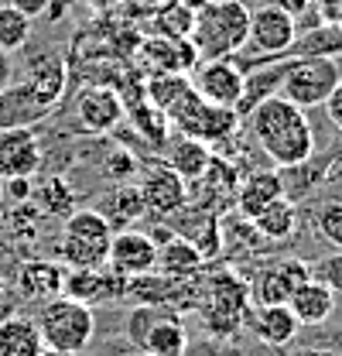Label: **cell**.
<instances>
[{
  "mask_svg": "<svg viewBox=\"0 0 342 356\" xmlns=\"http://www.w3.org/2000/svg\"><path fill=\"white\" fill-rule=\"evenodd\" d=\"M250 131L274 168H301L315 151L308 110L295 106L281 92L260 99L250 110Z\"/></svg>",
  "mask_w": 342,
  "mask_h": 356,
  "instance_id": "1",
  "label": "cell"
},
{
  "mask_svg": "<svg viewBox=\"0 0 342 356\" xmlns=\"http://www.w3.org/2000/svg\"><path fill=\"white\" fill-rule=\"evenodd\" d=\"M250 35V7L243 0H206L195 10L188 42L199 58H233Z\"/></svg>",
  "mask_w": 342,
  "mask_h": 356,
  "instance_id": "2",
  "label": "cell"
},
{
  "mask_svg": "<svg viewBox=\"0 0 342 356\" xmlns=\"http://www.w3.org/2000/svg\"><path fill=\"white\" fill-rule=\"evenodd\" d=\"M250 281L236 270H215L206 277L202 288H195L199 318L213 336H233L247 325L250 312Z\"/></svg>",
  "mask_w": 342,
  "mask_h": 356,
  "instance_id": "3",
  "label": "cell"
},
{
  "mask_svg": "<svg viewBox=\"0 0 342 356\" xmlns=\"http://www.w3.org/2000/svg\"><path fill=\"white\" fill-rule=\"evenodd\" d=\"M113 229L110 220L96 209H72L62 222V236L55 243L62 267H106Z\"/></svg>",
  "mask_w": 342,
  "mask_h": 356,
  "instance_id": "4",
  "label": "cell"
},
{
  "mask_svg": "<svg viewBox=\"0 0 342 356\" xmlns=\"http://www.w3.org/2000/svg\"><path fill=\"white\" fill-rule=\"evenodd\" d=\"M35 322H38L44 346L69 356L83 353L86 346L92 343V329H96L92 309L76 302V298H69V295H58V298L44 302Z\"/></svg>",
  "mask_w": 342,
  "mask_h": 356,
  "instance_id": "5",
  "label": "cell"
},
{
  "mask_svg": "<svg viewBox=\"0 0 342 356\" xmlns=\"http://www.w3.org/2000/svg\"><path fill=\"white\" fill-rule=\"evenodd\" d=\"M339 65L325 55H304V58H288L281 72V96L291 99L301 110L322 106L332 86L339 83Z\"/></svg>",
  "mask_w": 342,
  "mask_h": 356,
  "instance_id": "6",
  "label": "cell"
},
{
  "mask_svg": "<svg viewBox=\"0 0 342 356\" xmlns=\"http://www.w3.org/2000/svg\"><path fill=\"white\" fill-rule=\"evenodd\" d=\"M165 117H168V127H174L181 137H195V140H206V144L233 137L236 124H240V113L236 110L206 103L195 89H188Z\"/></svg>",
  "mask_w": 342,
  "mask_h": 356,
  "instance_id": "7",
  "label": "cell"
},
{
  "mask_svg": "<svg viewBox=\"0 0 342 356\" xmlns=\"http://www.w3.org/2000/svg\"><path fill=\"white\" fill-rule=\"evenodd\" d=\"M140 199H144V209L168 220L181 206H188V181L168 161H154V165H147V172L140 178Z\"/></svg>",
  "mask_w": 342,
  "mask_h": 356,
  "instance_id": "8",
  "label": "cell"
},
{
  "mask_svg": "<svg viewBox=\"0 0 342 356\" xmlns=\"http://www.w3.org/2000/svg\"><path fill=\"white\" fill-rule=\"evenodd\" d=\"M243 86H247V72L236 69L229 58H206V65L195 72L192 89L213 103V106H226V110H236L240 99H243Z\"/></svg>",
  "mask_w": 342,
  "mask_h": 356,
  "instance_id": "9",
  "label": "cell"
},
{
  "mask_svg": "<svg viewBox=\"0 0 342 356\" xmlns=\"http://www.w3.org/2000/svg\"><path fill=\"white\" fill-rule=\"evenodd\" d=\"M295 38H298V24L277 3H263V7L250 10V35H247V42L254 44L260 55H270V58L288 55V48L295 44Z\"/></svg>",
  "mask_w": 342,
  "mask_h": 356,
  "instance_id": "10",
  "label": "cell"
},
{
  "mask_svg": "<svg viewBox=\"0 0 342 356\" xmlns=\"http://www.w3.org/2000/svg\"><path fill=\"white\" fill-rule=\"evenodd\" d=\"M158 261V243L151 233H140V229H124V233H113L110 240V254H106V267L113 274H120L124 281L130 277H140V274H151Z\"/></svg>",
  "mask_w": 342,
  "mask_h": 356,
  "instance_id": "11",
  "label": "cell"
},
{
  "mask_svg": "<svg viewBox=\"0 0 342 356\" xmlns=\"http://www.w3.org/2000/svg\"><path fill=\"white\" fill-rule=\"evenodd\" d=\"M308 277H311V267L301 257H281L256 274V281L250 284V295L256 298V305H288L295 288L304 284Z\"/></svg>",
  "mask_w": 342,
  "mask_h": 356,
  "instance_id": "12",
  "label": "cell"
},
{
  "mask_svg": "<svg viewBox=\"0 0 342 356\" xmlns=\"http://www.w3.org/2000/svg\"><path fill=\"white\" fill-rule=\"evenodd\" d=\"M171 220V233L174 236H181V240H188L199 254H202V261H213L222 254V233H219V216H215L213 209H206V206H181Z\"/></svg>",
  "mask_w": 342,
  "mask_h": 356,
  "instance_id": "13",
  "label": "cell"
},
{
  "mask_svg": "<svg viewBox=\"0 0 342 356\" xmlns=\"http://www.w3.org/2000/svg\"><path fill=\"white\" fill-rule=\"evenodd\" d=\"M42 165L38 134L28 127H0V178H31Z\"/></svg>",
  "mask_w": 342,
  "mask_h": 356,
  "instance_id": "14",
  "label": "cell"
},
{
  "mask_svg": "<svg viewBox=\"0 0 342 356\" xmlns=\"http://www.w3.org/2000/svg\"><path fill=\"white\" fill-rule=\"evenodd\" d=\"M124 288L127 281L120 274H106V267H65V284H62V295L83 302V305H99V302H113V298H124Z\"/></svg>",
  "mask_w": 342,
  "mask_h": 356,
  "instance_id": "15",
  "label": "cell"
},
{
  "mask_svg": "<svg viewBox=\"0 0 342 356\" xmlns=\"http://www.w3.org/2000/svg\"><path fill=\"white\" fill-rule=\"evenodd\" d=\"M124 99L110 86H86L76 96V117L89 134H110L124 120Z\"/></svg>",
  "mask_w": 342,
  "mask_h": 356,
  "instance_id": "16",
  "label": "cell"
},
{
  "mask_svg": "<svg viewBox=\"0 0 342 356\" xmlns=\"http://www.w3.org/2000/svg\"><path fill=\"white\" fill-rule=\"evenodd\" d=\"M140 65L151 72V76H161V72H188L199 58V51L192 48L188 38H165V35H154L147 42H140Z\"/></svg>",
  "mask_w": 342,
  "mask_h": 356,
  "instance_id": "17",
  "label": "cell"
},
{
  "mask_svg": "<svg viewBox=\"0 0 342 356\" xmlns=\"http://www.w3.org/2000/svg\"><path fill=\"white\" fill-rule=\"evenodd\" d=\"M28 96L42 106L44 113L62 99V92H65V65H62V58L55 55V51H42V55H35L31 62H28Z\"/></svg>",
  "mask_w": 342,
  "mask_h": 356,
  "instance_id": "18",
  "label": "cell"
},
{
  "mask_svg": "<svg viewBox=\"0 0 342 356\" xmlns=\"http://www.w3.org/2000/svg\"><path fill=\"white\" fill-rule=\"evenodd\" d=\"M154 243H158V261H154V270L161 274V277H168V281H192L199 270H202V254L188 243V240H181V236H174L168 229V236H154Z\"/></svg>",
  "mask_w": 342,
  "mask_h": 356,
  "instance_id": "19",
  "label": "cell"
},
{
  "mask_svg": "<svg viewBox=\"0 0 342 356\" xmlns=\"http://www.w3.org/2000/svg\"><path fill=\"white\" fill-rule=\"evenodd\" d=\"M247 325L260 343L267 346H284L298 336V318L288 305H250L247 312Z\"/></svg>",
  "mask_w": 342,
  "mask_h": 356,
  "instance_id": "20",
  "label": "cell"
},
{
  "mask_svg": "<svg viewBox=\"0 0 342 356\" xmlns=\"http://www.w3.org/2000/svg\"><path fill=\"white\" fill-rule=\"evenodd\" d=\"M62 284H65V267L58 261H31V264L21 267L17 274V291L24 302H51L62 295Z\"/></svg>",
  "mask_w": 342,
  "mask_h": 356,
  "instance_id": "21",
  "label": "cell"
},
{
  "mask_svg": "<svg viewBox=\"0 0 342 356\" xmlns=\"http://www.w3.org/2000/svg\"><path fill=\"white\" fill-rule=\"evenodd\" d=\"M284 195V185H281V178L277 172H254L250 178H243L240 185H236V192H233V199H236V213L243 216V220H254L256 213H263L270 202H277Z\"/></svg>",
  "mask_w": 342,
  "mask_h": 356,
  "instance_id": "22",
  "label": "cell"
},
{
  "mask_svg": "<svg viewBox=\"0 0 342 356\" xmlns=\"http://www.w3.org/2000/svg\"><path fill=\"white\" fill-rule=\"evenodd\" d=\"M288 309L295 312L298 325H322V322H329V315L336 312V295H332L322 281L308 277L304 284L295 288V295L288 298Z\"/></svg>",
  "mask_w": 342,
  "mask_h": 356,
  "instance_id": "23",
  "label": "cell"
},
{
  "mask_svg": "<svg viewBox=\"0 0 342 356\" xmlns=\"http://www.w3.org/2000/svg\"><path fill=\"white\" fill-rule=\"evenodd\" d=\"M137 350L140 353H151V356H185V350H188V332H185V325L178 318L158 315L151 322V329L144 332V339H140Z\"/></svg>",
  "mask_w": 342,
  "mask_h": 356,
  "instance_id": "24",
  "label": "cell"
},
{
  "mask_svg": "<svg viewBox=\"0 0 342 356\" xmlns=\"http://www.w3.org/2000/svg\"><path fill=\"white\" fill-rule=\"evenodd\" d=\"M44 350L38 322L14 315L0 322V356H38Z\"/></svg>",
  "mask_w": 342,
  "mask_h": 356,
  "instance_id": "25",
  "label": "cell"
},
{
  "mask_svg": "<svg viewBox=\"0 0 342 356\" xmlns=\"http://www.w3.org/2000/svg\"><path fill=\"white\" fill-rule=\"evenodd\" d=\"M254 229L260 233V240H270V243H284L291 240V233L298 229V209L288 195H281L277 202H270L263 213H256L254 220Z\"/></svg>",
  "mask_w": 342,
  "mask_h": 356,
  "instance_id": "26",
  "label": "cell"
},
{
  "mask_svg": "<svg viewBox=\"0 0 342 356\" xmlns=\"http://www.w3.org/2000/svg\"><path fill=\"white\" fill-rule=\"evenodd\" d=\"M209 161H213V151H209V144H206V140L181 137V134H178V140H171L168 165L185 178V181H199L202 172L209 168Z\"/></svg>",
  "mask_w": 342,
  "mask_h": 356,
  "instance_id": "27",
  "label": "cell"
},
{
  "mask_svg": "<svg viewBox=\"0 0 342 356\" xmlns=\"http://www.w3.org/2000/svg\"><path fill=\"white\" fill-rule=\"evenodd\" d=\"M192 89L188 72H161V76H151L147 79V103L161 113H168L171 106Z\"/></svg>",
  "mask_w": 342,
  "mask_h": 356,
  "instance_id": "28",
  "label": "cell"
},
{
  "mask_svg": "<svg viewBox=\"0 0 342 356\" xmlns=\"http://www.w3.org/2000/svg\"><path fill=\"white\" fill-rule=\"evenodd\" d=\"M295 58H304V55H339L342 51V28L339 24H322V28H311L304 38H295V44L288 48Z\"/></svg>",
  "mask_w": 342,
  "mask_h": 356,
  "instance_id": "29",
  "label": "cell"
},
{
  "mask_svg": "<svg viewBox=\"0 0 342 356\" xmlns=\"http://www.w3.org/2000/svg\"><path fill=\"white\" fill-rule=\"evenodd\" d=\"M192 21H195V10H188L178 0H168L165 7L154 10L151 28H154V35H165V38H188L192 35Z\"/></svg>",
  "mask_w": 342,
  "mask_h": 356,
  "instance_id": "30",
  "label": "cell"
},
{
  "mask_svg": "<svg viewBox=\"0 0 342 356\" xmlns=\"http://www.w3.org/2000/svg\"><path fill=\"white\" fill-rule=\"evenodd\" d=\"M219 233H222V250H233V254H247L260 247V233L254 229V222L243 220L240 213L222 220L219 216Z\"/></svg>",
  "mask_w": 342,
  "mask_h": 356,
  "instance_id": "31",
  "label": "cell"
},
{
  "mask_svg": "<svg viewBox=\"0 0 342 356\" xmlns=\"http://www.w3.org/2000/svg\"><path fill=\"white\" fill-rule=\"evenodd\" d=\"M28 38H31V17L3 3L0 7V51H21Z\"/></svg>",
  "mask_w": 342,
  "mask_h": 356,
  "instance_id": "32",
  "label": "cell"
},
{
  "mask_svg": "<svg viewBox=\"0 0 342 356\" xmlns=\"http://www.w3.org/2000/svg\"><path fill=\"white\" fill-rule=\"evenodd\" d=\"M38 199H42L44 213H51V216L58 213V220H65V216L76 209V195H72V188H69L62 178H51L42 192H38Z\"/></svg>",
  "mask_w": 342,
  "mask_h": 356,
  "instance_id": "33",
  "label": "cell"
},
{
  "mask_svg": "<svg viewBox=\"0 0 342 356\" xmlns=\"http://www.w3.org/2000/svg\"><path fill=\"white\" fill-rule=\"evenodd\" d=\"M133 124L140 127V134H144L151 144H161V140L168 137V117H165L161 110H154L151 103H144V106L133 110Z\"/></svg>",
  "mask_w": 342,
  "mask_h": 356,
  "instance_id": "34",
  "label": "cell"
},
{
  "mask_svg": "<svg viewBox=\"0 0 342 356\" xmlns=\"http://www.w3.org/2000/svg\"><path fill=\"white\" fill-rule=\"evenodd\" d=\"M318 233H322V240H329L336 250H342V202H325L322 209H318Z\"/></svg>",
  "mask_w": 342,
  "mask_h": 356,
  "instance_id": "35",
  "label": "cell"
},
{
  "mask_svg": "<svg viewBox=\"0 0 342 356\" xmlns=\"http://www.w3.org/2000/svg\"><path fill=\"white\" fill-rule=\"evenodd\" d=\"M311 277L322 281L332 295H342V250L329 254V257H322L318 264L311 267Z\"/></svg>",
  "mask_w": 342,
  "mask_h": 356,
  "instance_id": "36",
  "label": "cell"
},
{
  "mask_svg": "<svg viewBox=\"0 0 342 356\" xmlns=\"http://www.w3.org/2000/svg\"><path fill=\"white\" fill-rule=\"evenodd\" d=\"M113 209H117V216L120 220H133V216H140L144 213V199H140V188H130L124 185L120 192H113Z\"/></svg>",
  "mask_w": 342,
  "mask_h": 356,
  "instance_id": "37",
  "label": "cell"
},
{
  "mask_svg": "<svg viewBox=\"0 0 342 356\" xmlns=\"http://www.w3.org/2000/svg\"><path fill=\"white\" fill-rule=\"evenodd\" d=\"M322 106H325V117H329V120L342 131V79L332 86V92L325 96V103H322Z\"/></svg>",
  "mask_w": 342,
  "mask_h": 356,
  "instance_id": "38",
  "label": "cell"
},
{
  "mask_svg": "<svg viewBox=\"0 0 342 356\" xmlns=\"http://www.w3.org/2000/svg\"><path fill=\"white\" fill-rule=\"evenodd\" d=\"M3 192H7L14 202H28V199L35 195L31 178H7V181H3Z\"/></svg>",
  "mask_w": 342,
  "mask_h": 356,
  "instance_id": "39",
  "label": "cell"
},
{
  "mask_svg": "<svg viewBox=\"0 0 342 356\" xmlns=\"http://www.w3.org/2000/svg\"><path fill=\"white\" fill-rule=\"evenodd\" d=\"M311 7L322 14V24H342V0H311Z\"/></svg>",
  "mask_w": 342,
  "mask_h": 356,
  "instance_id": "40",
  "label": "cell"
},
{
  "mask_svg": "<svg viewBox=\"0 0 342 356\" xmlns=\"http://www.w3.org/2000/svg\"><path fill=\"white\" fill-rule=\"evenodd\" d=\"M14 10H21L24 17H44V7H48V0H7Z\"/></svg>",
  "mask_w": 342,
  "mask_h": 356,
  "instance_id": "41",
  "label": "cell"
},
{
  "mask_svg": "<svg viewBox=\"0 0 342 356\" xmlns=\"http://www.w3.org/2000/svg\"><path fill=\"white\" fill-rule=\"evenodd\" d=\"M274 3H277L284 14H291V17H301V14L311 7V0H274Z\"/></svg>",
  "mask_w": 342,
  "mask_h": 356,
  "instance_id": "42",
  "label": "cell"
},
{
  "mask_svg": "<svg viewBox=\"0 0 342 356\" xmlns=\"http://www.w3.org/2000/svg\"><path fill=\"white\" fill-rule=\"evenodd\" d=\"M65 14V0H48V7H44V17L48 21H58Z\"/></svg>",
  "mask_w": 342,
  "mask_h": 356,
  "instance_id": "43",
  "label": "cell"
},
{
  "mask_svg": "<svg viewBox=\"0 0 342 356\" xmlns=\"http://www.w3.org/2000/svg\"><path fill=\"white\" fill-rule=\"evenodd\" d=\"M83 3L89 7V10H96V14H106V10H113L120 0H83Z\"/></svg>",
  "mask_w": 342,
  "mask_h": 356,
  "instance_id": "44",
  "label": "cell"
},
{
  "mask_svg": "<svg viewBox=\"0 0 342 356\" xmlns=\"http://www.w3.org/2000/svg\"><path fill=\"white\" fill-rule=\"evenodd\" d=\"M110 161H117V175L120 178L130 175V165H133V158H130V154H117V158L110 154Z\"/></svg>",
  "mask_w": 342,
  "mask_h": 356,
  "instance_id": "45",
  "label": "cell"
},
{
  "mask_svg": "<svg viewBox=\"0 0 342 356\" xmlns=\"http://www.w3.org/2000/svg\"><path fill=\"white\" fill-rule=\"evenodd\" d=\"M178 3H185V7H188V10H199V7H202V3H206V0H178Z\"/></svg>",
  "mask_w": 342,
  "mask_h": 356,
  "instance_id": "46",
  "label": "cell"
},
{
  "mask_svg": "<svg viewBox=\"0 0 342 356\" xmlns=\"http://www.w3.org/2000/svg\"><path fill=\"white\" fill-rule=\"evenodd\" d=\"M144 3H147V7H154V10H158V7H165V3H168V0H144Z\"/></svg>",
  "mask_w": 342,
  "mask_h": 356,
  "instance_id": "47",
  "label": "cell"
},
{
  "mask_svg": "<svg viewBox=\"0 0 342 356\" xmlns=\"http://www.w3.org/2000/svg\"><path fill=\"white\" fill-rule=\"evenodd\" d=\"M38 356H69V353H58V350H48V346H44V350H42Z\"/></svg>",
  "mask_w": 342,
  "mask_h": 356,
  "instance_id": "48",
  "label": "cell"
},
{
  "mask_svg": "<svg viewBox=\"0 0 342 356\" xmlns=\"http://www.w3.org/2000/svg\"><path fill=\"white\" fill-rule=\"evenodd\" d=\"M0 202H3V178H0Z\"/></svg>",
  "mask_w": 342,
  "mask_h": 356,
  "instance_id": "49",
  "label": "cell"
},
{
  "mask_svg": "<svg viewBox=\"0 0 342 356\" xmlns=\"http://www.w3.org/2000/svg\"><path fill=\"white\" fill-rule=\"evenodd\" d=\"M0 298H3V277H0Z\"/></svg>",
  "mask_w": 342,
  "mask_h": 356,
  "instance_id": "50",
  "label": "cell"
},
{
  "mask_svg": "<svg viewBox=\"0 0 342 356\" xmlns=\"http://www.w3.org/2000/svg\"><path fill=\"white\" fill-rule=\"evenodd\" d=\"M137 356H151V353H140V350H137Z\"/></svg>",
  "mask_w": 342,
  "mask_h": 356,
  "instance_id": "51",
  "label": "cell"
}]
</instances>
